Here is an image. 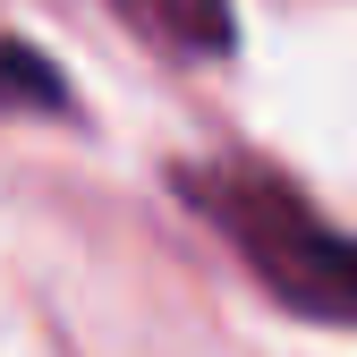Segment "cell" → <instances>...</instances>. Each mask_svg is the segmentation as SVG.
<instances>
[{"instance_id":"cell-3","label":"cell","mask_w":357,"mask_h":357,"mask_svg":"<svg viewBox=\"0 0 357 357\" xmlns=\"http://www.w3.org/2000/svg\"><path fill=\"white\" fill-rule=\"evenodd\" d=\"M128 17L178 26L188 52H230V9H221V0H128Z\"/></svg>"},{"instance_id":"cell-2","label":"cell","mask_w":357,"mask_h":357,"mask_svg":"<svg viewBox=\"0 0 357 357\" xmlns=\"http://www.w3.org/2000/svg\"><path fill=\"white\" fill-rule=\"evenodd\" d=\"M0 111H43V119L68 111V77L17 34H0Z\"/></svg>"},{"instance_id":"cell-1","label":"cell","mask_w":357,"mask_h":357,"mask_svg":"<svg viewBox=\"0 0 357 357\" xmlns=\"http://www.w3.org/2000/svg\"><path fill=\"white\" fill-rule=\"evenodd\" d=\"M170 178H178V196L247 255V273L281 306L357 332V238L332 230L281 170H264V162H178Z\"/></svg>"}]
</instances>
